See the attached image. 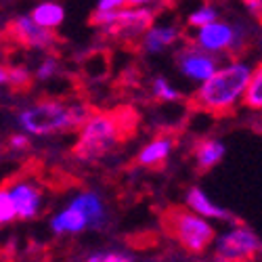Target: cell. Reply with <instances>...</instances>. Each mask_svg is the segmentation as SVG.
<instances>
[{"label": "cell", "instance_id": "12", "mask_svg": "<svg viewBox=\"0 0 262 262\" xmlns=\"http://www.w3.org/2000/svg\"><path fill=\"white\" fill-rule=\"evenodd\" d=\"M172 149H174V139L168 137V135H162V137L154 139L151 143H147L139 151L137 154V164L143 166V168H149V170H160L168 162Z\"/></svg>", "mask_w": 262, "mask_h": 262}, {"label": "cell", "instance_id": "15", "mask_svg": "<svg viewBox=\"0 0 262 262\" xmlns=\"http://www.w3.org/2000/svg\"><path fill=\"white\" fill-rule=\"evenodd\" d=\"M181 38V30L177 26H151L143 34V49L151 55L164 53L168 47Z\"/></svg>", "mask_w": 262, "mask_h": 262}, {"label": "cell", "instance_id": "11", "mask_svg": "<svg viewBox=\"0 0 262 262\" xmlns=\"http://www.w3.org/2000/svg\"><path fill=\"white\" fill-rule=\"evenodd\" d=\"M89 227H91V218L86 216L84 208L76 200H72L61 212H57L51 218V231L55 235H76L86 231Z\"/></svg>", "mask_w": 262, "mask_h": 262}, {"label": "cell", "instance_id": "2", "mask_svg": "<svg viewBox=\"0 0 262 262\" xmlns=\"http://www.w3.org/2000/svg\"><path fill=\"white\" fill-rule=\"evenodd\" d=\"M135 128V116L128 112L91 114L80 126V137L74 145V156L82 162H93L107 156Z\"/></svg>", "mask_w": 262, "mask_h": 262}, {"label": "cell", "instance_id": "7", "mask_svg": "<svg viewBox=\"0 0 262 262\" xmlns=\"http://www.w3.org/2000/svg\"><path fill=\"white\" fill-rule=\"evenodd\" d=\"M244 42H246V34L242 28L225 24V21H218V19L204 28H198L193 36V45L212 55L237 53Z\"/></svg>", "mask_w": 262, "mask_h": 262}, {"label": "cell", "instance_id": "23", "mask_svg": "<svg viewBox=\"0 0 262 262\" xmlns=\"http://www.w3.org/2000/svg\"><path fill=\"white\" fill-rule=\"evenodd\" d=\"M59 70V63L55 57H47V59H42V63L38 65V70H36V80H49L57 74Z\"/></svg>", "mask_w": 262, "mask_h": 262}, {"label": "cell", "instance_id": "10", "mask_svg": "<svg viewBox=\"0 0 262 262\" xmlns=\"http://www.w3.org/2000/svg\"><path fill=\"white\" fill-rule=\"evenodd\" d=\"M177 63H179L181 72L193 82H204L218 68L216 57L212 53L202 51L195 45H187L185 49H181L179 55H177Z\"/></svg>", "mask_w": 262, "mask_h": 262}, {"label": "cell", "instance_id": "4", "mask_svg": "<svg viewBox=\"0 0 262 262\" xmlns=\"http://www.w3.org/2000/svg\"><path fill=\"white\" fill-rule=\"evenodd\" d=\"M162 227L168 237L177 239L191 254H204L216 237V231L208 218L181 206H172L162 214Z\"/></svg>", "mask_w": 262, "mask_h": 262}, {"label": "cell", "instance_id": "25", "mask_svg": "<svg viewBox=\"0 0 262 262\" xmlns=\"http://www.w3.org/2000/svg\"><path fill=\"white\" fill-rule=\"evenodd\" d=\"M126 7V0H99L97 3V11H118Z\"/></svg>", "mask_w": 262, "mask_h": 262}, {"label": "cell", "instance_id": "29", "mask_svg": "<svg viewBox=\"0 0 262 262\" xmlns=\"http://www.w3.org/2000/svg\"><path fill=\"white\" fill-rule=\"evenodd\" d=\"M0 55H3V45H0Z\"/></svg>", "mask_w": 262, "mask_h": 262}, {"label": "cell", "instance_id": "6", "mask_svg": "<svg viewBox=\"0 0 262 262\" xmlns=\"http://www.w3.org/2000/svg\"><path fill=\"white\" fill-rule=\"evenodd\" d=\"M212 244L216 262H254L262 250L258 233L246 225L231 227L214 237Z\"/></svg>", "mask_w": 262, "mask_h": 262}, {"label": "cell", "instance_id": "14", "mask_svg": "<svg viewBox=\"0 0 262 262\" xmlns=\"http://www.w3.org/2000/svg\"><path fill=\"white\" fill-rule=\"evenodd\" d=\"M227 154V147L223 141L218 139H204L195 145V151H193V160H195V166H198L200 172H208L212 170L214 166H218L223 162Z\"/></svg>", "mask_w": 262, "mask_h": 262}, {"label": "cell", "instance_id": "24", "mask_svg": "<svg viewBox=\"0 0 262 262\" xmlns=\"http://www.w3.org/2000/svg\"><path fill=\"white\" fill-rule=\"evenodd\" d=\"M9 147H11L13 151H21V149H28V147H30V139H28V135H24V133H19V135H13V137L9 139Z\"/></svg>", "mask_w": 262, "mask_h": 262}, {"label": "cell", "instance_id": "22", "mask_svg": "<svg viewBox=\"0 0 262 262\" xmlns=\"http://www.w3.org/2000/svg\"><path fill=\"white\" fill-rule=\"evenodd\" d=\"M86 262H135V258L124 252H95Z\"/></svg>", "mask_w": 262, "mask_h": 262}, {"label": "cell", "instance_id": "8", "mask_svg": "<svg viewBox=\"0 0 262 262\" xmlns=\"http://www.w3.org/2000/svg\"><path fill=\"white\" fill-rule=\"evenodd\" d=\"M9 34L19 45H24L28 49H36V51H49L59 40L53 30L38 26L30 15H21L17 19H13L9 26Z\"/></svg>", "mask_w": 262, "mask_h": 262}, {"label": "cell", "instance_id": "1", "mask_svg": "<svg viewBox=\"0 0 262 262\" xmlns=\"http://www.w3.org/2000/svg\"><path fill=\"white\" fill-rule=\"evenodd\" d=\"M250 76L252 65L244 61H233L225 68H216L210 78L200 82V89L191 97V107L216 118L231 114L242 101Z\"/></svg>", "mask_w": 262, "mask_h": 262}, {"label": "cell", "instance_id": "28", "mask_svg": "<svg viewBox=\"0 0 262 262\" xmlns=\"http://www.w3.org/2000/svg\"><path fill=\"white\" fill-rule=\"evenodd\" d=\"M7 80H9V70L0 68V84H7Z\"/></svg>", "mask_w": 262, "mask_h": 262}, {"label": "cell", "instance_id": "21", "mask_svg": "<svg viewBox=\"0 0 262 262\" xmlns=\"http://www.w3.org/2000/svg\"><path fill=\"white\" fill-rule=\"evenodd\" d=\"M30 82H32V74H28V70H24V68H11L9 70L7 84H11L13 89L24 91V89H28V86H30Z\"/></svg>", "mask_w": 262, "mask_h": 262}, {"label": "cell", "instance_id": "26", "mask_svg": "<svg viewBox=\"0 0 262 262\" xmlns=\"http://www.w3.org/2000/svg\"><path fill=\"white\" fill-rule=\"evenodd\" d=\"M244 5L250 9V13H254V17L260 21V11H262V0H244Z\"/></svg>", "mask_w": 262, "mask_h": 262}, {"label": "cell", "instance_id": "13", "mask_svg": "<svg viewBox=\"0 0 262 262\" xmlns=\"http://www.w3.org/2000/svg\"><path fill=\"white\" fill-rule=\"evenodd\" d=\"M185 204L189 210H193L195 214H200L208 221H233V216L223 208L218 206L216 202H212L206 191L200 189V187H191L185 195Z\"/></svg>", "mask_w": 262, "mask_h": 262}, {"label": "cell", "instance_id": "16", "mask_svg": "<svg viewBox=\"0 0 262 262\" xmlns=\"http://www.w3.org/2000/svg\"><path fill=\"white\" fill-rule=\"evenodd\" d=\"M30 17L36 21L38 26L47 28V30H55L63 24L65 19V9L59 3H53V0H47V3H40L38 7H34V11L30 13Z\"/></svg>", "mask_w": 262, "mask_h": 262}, {"label": "cell", "instance_id": "19", "mask_svg": "<svg viewBox=\"0 0 262 262\" xmlns=\"http://www.w3.org/2000/svg\"><path fill=\"white\" fill-rule=\"evenodd\" d=\"M218 19V13H216V9H212V7H200L198 11H193L189 17H187V24L191 26V28H204V26H208V24H212V21H216Z\"/></svg>", "mask_w": 262, "mask_h": 262}, {"label": "cell", "instance_id": "5", "mask_svg": "<svg viewBox=\"0 0 262 262\" xmlns=\"http://www.w3.org/2000/svg\"><path fill=\"white\" fill-rule=\"evenodd\" d=\"M156 21V13L145 7H130L118 11H95L91 24L99 28L105 36L118 40H137L141 38Z\"/></svg>", "mask_w": 262, "mask_h": 262}, {"label": "cell", "instance_id": "9", "mask_svg": "<svg viewBox=\"0 0 262 262\" xmlns=\"http://www.w3.org/2000/svg\"><path fill=\"white\" fill-rule=\"evenodd\" d=\"M7 191L13 200L17 218L21 221H32L40 214L42 208V189L28 179H15L7 185Z\"/></svg>", "mask_w": 262, "mask_h": 262}, {"label": "cell", "instance_id": "18", "mask_svg": "<svg viewBox=\"0 0 262 262\" xmlns=\"http://www.w3.org/2000/svg\"><path fill=\"white\" fill-rule=\"evenodd\" d=\"M151 93H154V97L158 101H164V103H174V101L181 99V91L174 89V86L162 76L154 80V84H151Z\"/></svg>", "mask_w": 262, "mask_h": 262}, {"label": "cell", "instance_id": "3", "mask_svg": "<svg viewBox=\"0 0 262 262\" xmlns=\"http://www.w3.org/2000/svg\"><path fill=\"white\" fill-rule=\"evenodd\" d=\"M93 112L86 105H72L59 99H42L17 114L21 130L34 137L72 133L80 128Z\"/></svg>", "mask_w": 262, "mask_h": 262}, {"label": "cell", "instance_id": "27", "mask_svg": "<svg viewBox=\"0 0 262 262\" xmlns=\"http://www.w3.org/2000/svg\"><path fill=\"white\" fill-rule=\"evenodd\" d=\"M151 3H158V0H126V7H143Z\"/></svg>", "mask_w": 262, "mask_h": 262}, {"label": "cell", "instance_id": "17", "mask_svg": "<svg viewBox=\"0 0 262 262\" xmlns=\"http://www.w3.org/2000/svg\"><path fill=\"white\" fill-rule=\"evenodd\" d=\"M242 101L248 109H254V112H260L262 109V68H260V63L252 70V76L246 84Z\"/></svg>", "mask_w": 262, "mask_h": 262}, {"label": "cell", "instance_id": "20", "mask_svg": "<svg viewBox=\"0 0 262 262\" xmlns=\"http://www.w3.org/2000/svg\"><path fill=\"white\" fill-rule=\"evenodd\" d=\"M15 218H17V212H15L11 195H9L7 187H0V227L11 225Z\"/></svg>", "mask_w": 262, "mask_h": 262}]
</instances>
